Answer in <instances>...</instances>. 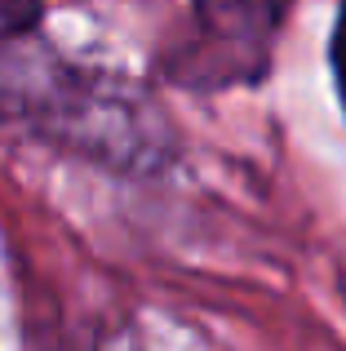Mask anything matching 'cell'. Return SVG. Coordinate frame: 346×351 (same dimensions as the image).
<instances>
[{"mask_svg": "<svg viewBox=\"0 0 346 351\" xmlns=\"http://www.w3.org/2000/svg\"><path fill=\"white\" fill-rule=\"evenodd\" d=\"M333 71H338V89L346 103V0L338 9V32H333Z\"/></svg>", "mask_w": 346, "mask_h": 351, "instance_id": "6da1fadb", "label": "cell"}]
</instances>
